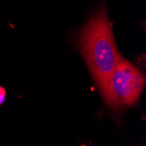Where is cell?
Segmentation results:
<instances>
[{
  "label": "cell",
  "instance_id": "cell-1",
  "mask_svg": "<svg viewBox=\"0 0 146 146\" xmlns=\"http://www.w3.org/2000/svg\"><path fill=\"white\" fill-rule=\"evenodd\" d=\"M78 44L101 93L122 58L105 6L100 8L80 31Z\"/></svg>",
  "mask_w": 146,
  "mask_h": 146
},
{
  "label": "cell",
  "instance_id": "cell-2",
  "mask_svg": "<svg viewBox=\"0 0 146 146\" xmlns=\"http://www.w3.org/2000/svg\"><path fill=\"white\" fill-rule=\"evenodd\" d=\"M144 85L143 74L134 64L122 57L102 95L110 108L119 110L123 106L136 104L140 99Z\"/></svg>",
  "mask_w": 146,
  "mask_h": 146
},
{
  "label": "cell",
  "instance_id": "cell-3",
  "mask_svg": "<svg viewBox=\"0 0 146 146\" xmlns=\"http://www.w3.org/2000/svg\"><path fill=\"white\" fill-rule=\"evenodd\" d=\"M5 96H6V91H5V89L3 87L0 86V105L3 104V102H5Z\"/></svg>",
  "mask_w": 146,
  "mask_h": 146
}]
</instances>
